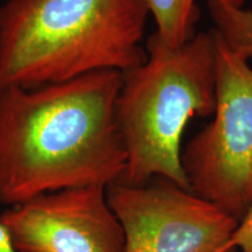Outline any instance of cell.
Instances as JSON below:
<instances>
[{"label":"cell","instance_id":"1","mask_svg":"<svg viewBox=\"0 0 252 252\" xmlns=\"http://www.w3.org/2000/svg\"><path fill=\"white\" fill-rule=\"evenodd\" d=\"M123 72L0 93V202L118 182L126 151L116 105Z\"/></svg>","mask_w":252,"mask_h":252},{"label":"cell","instance_id":"2","mask_svg":"<svg viewBox=\"0 0 252 252\" xmlns=\"http://www.w3.org/2000/svg\"><path fill=\"white\" fill-rule=\"evenodd\" d=\"M146 0H4L0 93L145 62Z\"/></svg>","mask_w":252,"mask_h":252},{"label":"cell","instance_id":"3","mask_svg":"<svg viewBox=\"0 0 252 252\" xmlns=\"http://www.w3.org/2000/svg\"><path fill=\"white\" fill-rule=\"evenodd\" d=\"M145 49V62L123 72L116 105L126 151V168L119 182L141 186L161 178L190 190L181 140L191 118L215 112L213 32L196 33L176 48L154 32Z\"/></svg>","mask_w":252,"mask_h":252},{"label":"cell","instance_id":"4","mask_svg":"<svg viewBox=\"0 0 252 252\" xmlns=\"http://www.w3.org/2000/svg\"><path fill=\"white\" fill-rule=\"evenodd\" d=\"M216 59L214 119L181 154L194 194L241 220L252 206V68L212 28Z\"/></svg>","mask_w":252,"mask_h":252},{"label":"cell","instance_id":"5","mask_svg":"<svg viewBox=\"0 0 252 252\" xmlns=\"http://www.w3.org/2000/svg\"><path fill=\"white\" fill-rule=\"evenodd\" d=\"M106 197L124 230V252H237L239 220L171 181H118L106 187Z\"/></svg>","mask_w":252,"mask_h":252},{"label":"cell","instance_id":"6","mask_svg":"<svg viewBox=\"0 0 252 252\" xmlns=\"http://www.w3.org/2000/svg\"><path fill=\"white\" fill-rule=\"evenodd\" d=\"M19 252H124L125 235L106 187L40 195L0 216Z\"/></svg>","mask_w":252,"mask_h":252},{"label":"cell","instance_id":"7","mask_svg":"<svg viewBox=\"0 0 252 252\" xmlns=\"http://www.w3.org/2000/svg\"><path fill=\"white\" fill-rule=\"evenodd\" d=\"M157 25L156 33L172 48L193 37L200 19L197 0H146Z\"/></svg>","mask_w":252,"mask_h":252},{"label":"cell","instance_id":"8","mask_svg":"<svg viewBox=\"0 0 252 252\" xmlns=\"http://www.w3.org/2000/svg\"><path fill=\"white\" fill-rule=\"evenodd\" d=\"M214 30L232 50L245 59L252 58V9L235 8L208 1Z\"/></svg>","mask_w":252,"mask_h":252},{"label":"cell","instance_id":"9","mask_svg":"<svg viewBox=\"0 0 252 252\" xmlns=\"http://www.w3.org/2000/svg\"><path fill=\"white\" fill-rule=\"evenodd\" d=\"M232 244L241 252H252V206L236 229Z\"/></svg>","mask_w":252,"mask_h":252},{"label":"cell","instance_id":"10","mask_svg":"<svg viewBox=\"0 0 252 252\" xmlns=\"http://www.w3.org/2000/svg\"><path fill=\"white\" fill-rule=\"evenodd\" d=\"M0 252H19L6 226L0 222Z\"/></svg>","mask_w":252,"mask_h":252},{"label":"cell","instance_id":"11","mask_svg":"<svg viewBox=\"0 0 252 252\" xmlns=\"http://www.w3.org/2000/svg\"><path fill=\"white\" fill-rule=\"evenodd\" d=\"M214 1L220 2V4L225 5V6H230V7L242 8L244 7V4L247 0H214Z\"/></svg>","mask_w":252,"mask_h":252}]
</instances>
